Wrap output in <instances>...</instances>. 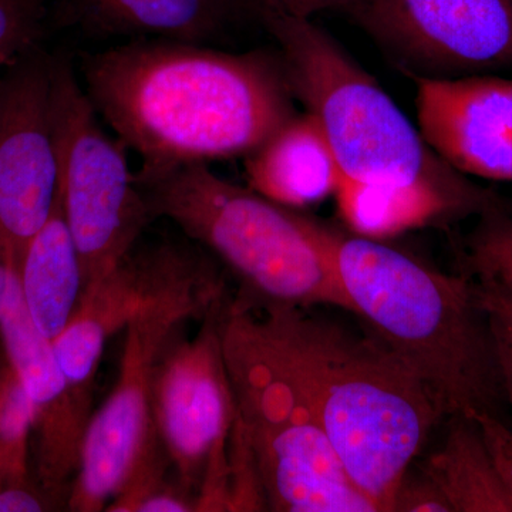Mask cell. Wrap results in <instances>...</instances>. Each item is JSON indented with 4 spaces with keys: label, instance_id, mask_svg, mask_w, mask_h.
Listing matches in <instances>:
<instances>
[{
    "label": "cell",
    "instance_id": "1",
    "mask_svg": "<svg viewBox=\"0 0 512 512\" xmlns=\"http://www.w3.org/2000/svg\"><path fill=\"white\" fill-rule=\"evenodd\" d=\"M82 69L84 92L141 173L247 157L296 113L279 52L133 39Z\"/></svg>",
    "mask_w": 512,
    "mask_h": 512
},
{
    "label": "cell",
    "instance_id": "2",
    "mask_svg": "<svg viewBox=\"0 0 512 512\" xmlns=\"http://www.w3.org/2000/svg\"><path fill=\"white\" fill-rule=\"evenodd\" d=\"M221 332L281 377L322 424L352 483L392 512L394 493L443 421L423 383L377 336L305 309L228 299Z\"/></svg>",
    "mask_w": 512,
    "mask_h": 512
},
{
    "label": "cell",
    "instance_id": "3",
    "mask_svg": "<svg viewBox=\"0 0 512 512\" xmlns=\"http://www.w3.org/2000/svg\"><path fill=\"white\" fill-rule=\"evenodd\" d=\"M350 312L423 383L444 420L505 402L493 333L473 279L316 218Z\"/></svg>",
    "mask_w": 512,
    "mask_h": 512
},
{
    "label": "cell",
    "instance_id": "4",
    "mask_svg": "<svg viewBox=\"0 0 512 512\" xmlns=\"http://www.w3.org/2000/svg\"><path fill=\"white\" fill-rule=\"evenodd\" d=\"M153 220L165 218L239 282L245 305L350 312L316 218L224 180L208 164L136 174Z\"/></svg>",
    "mask_w": 512,
    "mask_h": 512
},
{
    "label": "cell",
    "instance_id": "5",
    "mask_svg": "<svg viewBox=\"0 0 512 512\" xmlns=\"http://www.w3.org/2000/svg\"><path fill=\"white\" fill-rule=\"evenodd\" d=\"M274 37L293 99L325 134L343 175L372 183L474 184L421 136L375 77L308 18L262 15Z\"/></svg>",
    "mask_w": 512,
    "mask_h": 512
},
{
    "label": "cell",
    "instance_id": "6",
    "mask_svg": "<svg viewBox=\"0 0 512 512\" xmlns=\"http://www.w3.org/2000/svg\"><path fill=\"white\" fill-rule=\"evenodd\" d=\"M227 299V281L212 261L200 274L144 303L128 320L119 377L84 434L67 495L70 511H106L157 440L151 394L164 349L181 325L204 319Z\"/></svg>",
    "mask_w": 512,
    "mask_h": 512
},
{
    "label": "cell",
    "instance_id": "7",
    "mask_svg": "<svg viewBox=\"0 0 512 512\" xmlns=\"http://www.w3.org/2000/svg\"><path fill=\"white\" fill-rule=\"evenodd\" d=\"M225 362L268 510L377 512L350 480L315 414L281 377L238 346L225 350Z\"/></svg>",
    "mask_w": 512,
    "mask_h": 512
},
{
    "label": "cell",
    "instance_id": "8",
    "mask_svg": "<svg viewBox=\"0 0 512 512\" xmlns=\"http://www.w3.org/2000/svg\"><path fill=\"white\" fill-rule=\"evenodd\" d=\"M59 198L82 261L84 289L109 274L153 221L126 146L101 128L72 66L56 57Z\"/></svg>",
    "mask_w": 512,
    "mask_h": 512
},
{
    "label": "cell",
    "instance_id": "9",
    "mask_svg": "<svg viewBox=\"0 0 512 512\" xmlns=\"http://www.w3.org/2000/svg\"><path fill=\"white\" fill-rule=\"evenodd\" d=\"M340 10L412 79L512 69V0H355Z\"/></svg>",
    "mask_w": 512,
    "mask_h": 512
},
{
    "label": "cell",
    "instance_id": "10",
    "mask_svg": "<svg viewBox=\"0 0 512 512\" xmlns=\"http://www.w3.org/2000/svg\"><path fill=\"white\" fill-rule=\"evenodd\" d=\"M55 83L39 46L0 70V231L19 259L59 197Z\"/></svg>",
    "mask_w": 512,
    "mask_h": 512
},
{
    "label": "cell",
    "instance_id": "11",
    "mask_svg": "<svg viewBox=\"0 0 512 512\" xmlns=\"http://www.w3.org/2000/svg\"><path fill=\"white\" fill-rule=\"evenodd\" d=\"M224 305L201 320L194 338L170 340L158 360L151 394L157 439L178 483L194 497L208 461L228 443L237 416L222 348Z\"/></svg>",
    "mask_w": 512,
    "mask_h": 512
},
{
    "label": "cell",
    "instance_id": "12",
    "mask_svg": "<svg viewBox=\"0 0 512 512\" xmlns=\"http://www.w3.org/2000/svg\"><path fill=\"white\" fill-rule=\"evenodd\" d=\"M211 262L207 251L190 242L134 247L83 292L73 318L52 342L77 412L86 419L92 417L94 380L111 336L126 328L144 303L200 274Z\"/></svg>",
    "mask_w": 512,
    "mask_h": 512
},
{
    "label": "cell",
    "instance_id": "13",
    "mask_svg": "<svg viewBox=\"0 0 512 512\" xmlns=\"http://www.w3.org/2000/svg\"><path fill=\"white\" fill-rule=\"evenodd\" d=\"M19 266L15 248L0 231V345L35 410L37 484L55 497L76 476L89 421L74 407L52 340L30 316Z\"/></svg>",
    "mask_w": 512,
    "mask_h": 512
},
{
    "label": "cell",
    "instance_id": "14",
    "mask_svg": "<svg viewBox=\"0 0 512 512\" xmlns=\"http://www.w3.org/2000/svg\"><path fill=\"white\" fill-rule=\"evenodd\" d=\"M413 80L419 130L431 150L467 177L512 184L511 77Z\"/></svg>",
    "mask_w": 512,
    "mask_h": 512
},
{
    "label": "cell",
    "instance_id": "15",
    "mask_svg": "<svg viewBox=\"0 0 512 512\" xmlns=\"http://www.w3.org/2000/svg\"><path fill=\"white\" fill-rule=\"evenodd\" d=\"M343 228L387 241L426 227H447L505 202L477 184L463 188L424 183H372L343 175L335 194Z\"/></svg>",
    "mask_w": 512,
    "mask_h": 512
},
{
    "label": "cell",
    "instance_id": "16",
    "mask_svg": "<svg viewBox=\"0 0 512 512\" xmlns=\"http://www.w3.org/2000/svg\"><path fill=\"white\" fill-rule=\"evenodd\" d=\"M64 19L92 36L210 45L244 20L245 0H62Z\"/></svg>",
    "mask_w": 512,
    "mask_h": 512
},
{
    "label": "cell",
    "instance_id": "17",
    "mask_svg": "<svg viewBox=\"0 0 512 512\" xmlns=\"http://www.w3.org/2000/svg\"><path fill=\"white\" fill-rule=\"evenodd\" d=\"M251 190L303 211L335 197L342 180L338 160L318 123L296 111L245 157Z\"/></svg>",
    "mask_w": 512,
    "mask_h": 512
},
{
    "label": "cell",
    "instance_id": "18",
    "mask_svg": "<svg viewBox=\"0 0 512 512\" xmlns=\"http://www.w3.org/2000/svg\"><path fill=\"white\" fill-rule=\"evenodd\" d=\"M19 278L33 322L53 342L73 318L84 289L82 261L59 197L20 259Z\"/></svg>",
    "mask_w": 512,
    "mask_h": 512
},
{
    "label": "cell",
    "instance_id": "19",
    "mask_svg": "<svg viewBox=\"0 0 512 512\" xmlns=\"http://www.w3.org/2000/svg\"><path fill=\"white\" fill-rule=\"evenodd\" d=\"M443 447L427 458L421 470L446 495L453 512H512L480 429L471 417L451 419Z\"/></svg>",
    "mask_w": 512,
    "mask_h": 512
},
{
    "label": "cell",
    "instance_id": "20",
    "mask_svg": "<svg viewBox=\"0 0 512 512\" xmlns=\"http://www.w3.org/2000/svg\"><path fill=\"white\" fill-rule=\"evenodd\" d=\"M33 423L32 400L5 356L0 365V488L32 483L29 446Z\"/></svg>",
    "mask_w": 512,
    "mask_h": 512
},
{
    "label": "cell",
    "instance_id": "21",
    "mask_svg": "<svg viewBox=\"0 0 512 512\" xmlns=\"http://www.w3.org/2000/svg\"><path fill=\"white\" fill-rule=\"evenodd\" d=\"M458 272L512 289V208L505 202L478 215L458 252Z\"/></svg>",
    "mask_w": 512,
    "mask_h": 512
},
{
    "label": "cell",
    "instance_id": "22",
    "mask_svg": "<svg viewBox=\"0 0 512 512\" xmlns=\"http://www.w3.org/2000/svg\"><path fill=\"white\" fill-rule=\"evenodd\" d=\"M170 460L158 439L151 444L116 497L107 505L109 512H191L195 497L175 481L167 471Z\"/></svg>",
    "mask_w": 512,
    "mask_h": 512
},
{
    "label": "cell",
    "instance_id": "23",
    "mask_svg": "<svg viewBox=\"0 0 512 512\" xmlns=\"http://www.w3.org/2000/svg\"><path fill=\"white\" fill-rule=\"evenodd\" d=\"M46 0H0V70L39 46Z\"/></svg>",
    "mask_w": 512,
    "mask_h": 512
},
{
    "label": "cell",
    "instance_id": "24",
    "mask_svg": "<svg viewBox=\"0 0 512 512\" xmlns=\"http://www.w3.org/2000/svg\"><path fill=\"white\" fill-rule=\"evenodd\" d=\"M473 282L493 333L505 402L512 409V289L493 281Z\"/></svg>",
    "mask_w": 512,
    "mask_h": 512
},
{
    "label": "cell",
    "instance_id": "25",
    "mask_svg": "<svg viewBox=\"0 0 512 512\" xmlns=\"http://www.w3.org/2000/svg\"><path fill=\"white\" fill-rule=\"evenodd\" d=\"M392 512H453L439 485L423 470L404 474L394 493Z\"/></svg>",
    "mask_w": 512,
    "mask_h": 512
},
{
    "label": "cell",
    "instance_id": "26",
    "mask_svg": "<svg viewBox=\"0 0 512 512\" xmlns=\"http://www.w3.org/2000/svg\"><path fill=\"white\" fill-rule=\"evenodd\" d=\"M471 419L476 421L495 471L512 498V429L490 414H474Z\"/></svg>",
    "mask_w": 512,
    "mask_h": 512
},
{
    "label": "cell",
    "instance_id": "27",
    "mask_svg": "<svg viewBox=\"0 0 512 512\" xmlns=\"http://www.w3.org/2000/svg\"><path fill=\"white\" fill-rule=\"evenodd\" d=\"M355 0H245L252 18L262 15H285L311 19L323 10H340Z\"/></svg>",
    "mask_w": 512,
    "mask_h": 512
},
{
    "label": "cell",
    "instance_id": "28",
    "mask_svg": "<svg viewBox=\"0 0 512 512\" xmlns=\"http://www.w3.org/2000/svg\"><path fill=\"white\" fill-rule=\"evenodd\" d=\"M52 495L39 484H16L0 488V512L53 510Z\"/></svg>",
    "mask_w": 512,
    "mask_h": 512
},
{
    "label": "cell",
    "instance_id": "29",
    "mask_svg": "<svg viewBox=\"0 0 512 512\" xmlns=\"http://www.w3.org/2000/svg\"><path fill=\"white\" fill-rule=\"evenodd\" d=\"M3 357H5V353H3L2 345H0V365H2Z\"/></svg>",
    "mask_w": 512,
    "mask_h": 512
}]
</instances>
